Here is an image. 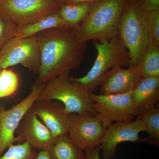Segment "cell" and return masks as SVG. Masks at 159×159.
I'll use <instances>...</instances> for the list:
<instances>
[{
    "mask_svg": "<svg viewBox=\"0 0 159 159\" xmlns=\"http://www.w3.org/2000/svg\"><path fill=\"white\" fill-rule=\"evenodd\" d=\"M65 27L68 26L61 18L57 11L34 23L16 27L13 37L17 38L30 37L45 30Z\"/></svg>",
    "mask_w": 159,
    "mask_h": 159,
    "instance_id": "2e32d148",
    "label": "cell"
},
{
    "mask_svg": "<svg viewBox=\"0 0 159 159\" xmlns=\"http://www.w3.org/2000/svg\"><path fill=\"white\" fill-rule=\"evenodd\" d=\"M131 91L116 95L91 93L92 107L105 129L113 122H129L136 118L132 101Z\"/></svg>",
    "mask_w": 159,
    "mask_h": 159,
    "instance_id": "ba28073f",
    "label": "cell"
},
{
    "mask_svg": "<svg viewBox=\"0 0 159 159\" xmlns=\"http://www.w3.org/2000/svg\"><path fill=\"white\" fill-rule=\"evenodd\" d=\"M86 159H101L100 157V149L99 146L87 149L84 151Z\"/></svg>",
    "mask_w": 159,
    "mask_h": 159,
    "instance_id": "d4e9b609",
    "label": "cell"
},
{
    "mask_svg": "<svg viewBox=\"0 0 159 159\" xmlns=\"http://www.w3.org/2000/svg\"><path fill=\"white\" fill-rule=\"evenodd\" d=\"M52 1H54V2H55L58 3L59 5H62L65 4L66 0H52Z\"/></svg>",
    "mask_w": 159,
    "mask_h": 159,
    "instance_id": "f1b7e54d",
    "label": "cell"
},
{
    "mask_svg": "<svg viewBox=\"0 0 159 159\" xmlns=\"http://www.w3.org/2000/svg\"><path fill=\"white\" fill-rule=\"evenodd\" d=\"M48 152L51 159H86L84 152L71 142L68 134L55 138Z\"/></svg>",
    "mask_w": 159,
    "mask_h": 159,
    "instance_id": "e0dca14e",
    "label": "cell"
},
{
    "mask_svg": "<svg viewBox=\"0 0 159 159\" xmlns=\"http://www.w3.org/2000/svg\"><path fill=\"white\" fill-rule=\"evenodd\" d=\"M142 78L159 77V47L151 44L142 55L138 67Z\"/></svg>",
    "mask_w": 159,
    "mask_h": 159,
    "instance_id": "d6986e66",
    "label": "cell"
},
{
    "mask_svg": "<svg viewBox=\"0 0 159 159\" xmlns=\"http://www.w3.org/2000/svg\"><path fill=\"white\" fill-rule=\"evenodd\" d=\"M32 107L54 138L68 134L74 114L67 112L61 102L54 100L36 101Z\"/></svg>",
    "mask_w": 159,
    "mask_h": 159,
    "instance_id": "4fadbf2b",
    "label": "cell"
},
{
    "mask_svg": "<svg viewBox=\"0 0 159 159\" xmlns=\"http://www.w3.org/2000/svg\"><path fill=\"white\" fill-rule=\"evenodd\" d=\"M147 11L159 10V0H143Z\"/></svg>",
    "mask_w": 159,
    "mask_h": 159,
    "instance_id": "484cf974",
    "label": "cell"
},
{
    "mask_svg": "<svg viewBox=\"0 0 159 159\" xmlns=\"http://www.w3.org/2000/svg\"><path fill=\"white\" fill-rule=\"evenodd\" d=\"M15 134L21 142L29 143L39 151H48L55 139L38 117L32 106L23 117Z\"/></svg>",
    "mask_w": 159,
    "mask_h": 159,
    "instance_id": "7c38bea8",
    "label": "cell"
},
{
    "mask_svg": "<svg viewBox=\"0 0 159 159\" xmlns=\"http://www.w3.org/2000/svg\"><path fill=\"white\" fill-rule=\"evenodd\" d=\"M0 57H1V55H0ZM1 65H0V71H1Z\"/></svg>",
    "mask_w": 159,
    "mask_h": 159,
    "instance_id": "f546056e",
    "label": "cell"
},
{
    "mask_svg": "<svg viewBox=\"0 0 159 159\" xmlns=\"http://www.w3.org/2000/svg\"><path fill=\"white\" fill-rule=\"evenodd\" d=\"M144 122L136 118L129 122H116L105 129L99 145L103 159L116 156L118 145L124 142H142L139 134L145 131Z\"/></svg>",
    "mask_w": 159,
    "mask_h": 159,
    "instance_id": "8fae6325",
    "label": "cell"
},
{
    "mask_svg": "<svg viewBox=\"0 0 159 159\" xmlns=\"http://www.w3.org/2000/svg\"><path fill=\"white\" fill-rule=\"evenodd\" d=\"M34 83L30 93L26 98L9 109L0 108V157L10 145L21 142L15 136L16 131L23 117L31 108L44 86Z\"/></svg>",
    "mask_w": 159,
    "mask_h": 159,
    "instance_id": "9c48e42d",
    "label": "cell"
},
{
    "mask_svg": "<svg viewBox=\"0 0 159 159\" xmlns=\"http://www.w3.org/2000/svg\"><path fill=\"white\" fill-rule=\"evenodd\" d=\"M99 0H66L65 4H74L84 2H95Z\"/></svg>",
    "mask_w": 159,
    "mask_h": 159,
    "instance_id": "83f0119b",
    "label": "cell"
},
{
    "mask_svg": "<svg viewBox=\"0 0 159 159\" xmlns=\"http://www.w3.org/2000/svg\"><path fill=\"white\" fill-rule=\"evenodd\" d=\"M136 118L144 122L146 131L148 134L142 142L148 143L154 146H159V105L148 111Z\"/></svg>",
    "mask_w": 159,
    "mask_h": 159,
    "instance_id": "ffe728a7",
    "label": "cell"
},
{
    "mask_svg": "<svg viewBox=\"0 0 159 159\" xmlns=\"http://www.w3.org/2000/svg\"><path fill=\"white\" fill-rule=\"evenodd\" d=\"M138 68L122 67L112 69L103 76L100 84V94L116 95L126 93L132 90L142 78Z\"/></svg>",
    "mask_w": 159,
    "mask_h": 159,
    "instance_id": "5bb4252c",
    "label": "cell"
},
{
    "mask_svg": "<svg viewBox=\"0 0 159 159\" xmlns=\"http://www.w3.org/2000/svg\"><path fill=\"white\" fill-rule=\"evenodd\" d=\"M93 3L63 4L61 6L57 12L67 26L76 28L87 17L93 5Z\"/></svg>",
    "mask_w": 159,
    "mask_h": 159,
    "instance_id": "ac0fdd59",
    "label": "cell"
},
{
    "mask_svg": "<svg viewBox=\"0 0 159 159\" xmlns=\"http://www.w3.org/2000/svg\"><path fill=\"white\" fill-rule=\"evenodd\" d=\"M147 20L151 42L159 47V10L147 11Z\"/></svg>",
    "mask_w": 159,
    "mask_h": 159,
    "instance_id": "603a6c76",
    "label": "cell"
},
{
    "mask_svg": "<svg viewBox=\"0 0 159 159\" xmlns=\"http://www.w3.org/2000/svg\"><path fill=\"white\" fill-rule=\"evenodd\" d=\"M34 36L40 54V66L35 83L45 84L65 72L77 70L81 65L87 46V42L80 39L76 28H54Z\"/></svg>",
    "mask_w": 159,
    "mask_h": 159,
    "instance_id": "6da1fadb",
    "label": "cell"
},
{
    "mask_svg": "<svg viewBox=\"0 0 159 159\" xmlns=\"http://www.w3.org/2000/svg\"><path fill=\"white\" fill-rule=\"evenodd\" d=\"M126 0H102L93 5L85 19L76 28L83 41L110 39L118 35L119 20Z\"/></svg>",
    "mask_w": 159,
    "mask_h": 159,
    "instance_id": "3957f363",
    "label": "cell"
},
{
    "mask_svg": "<svg viewBox=\"0 0 159 159\" xmlns=\"http://www.w3.org/2000/svg\"><path fill=\"white\" fill-rule=\"evenodd\" d=\"M35 159H51L48 151H39L37 153V156Z\"/></svg>",
    "mask_w": 159,
    "mask_h": 159,
    "instance_id": "4316f807",
    "label": "cell"
},
{
    "mask_svg": "<svg viewBox=\"0 0 159 159\" xmlns=\"http://www.w3.org/2000/svg\"><path fill=\"white\" fill-rule=\"evenodd\" d=\"M15 28V26L11 24L2 13L0 15V47L1 49L9 39L14 37Z\"/></svg>",
    "mask_w": 159,
    "mask_h": 159,
    "instance_id": "cb8c5ba5",
    "label": "cell"
},
{
    "mask_svg": "<svg viewBox=\"0 0 159 159\" xmlns=\"http://www.w3.org/2000/svg\"><path fill=\"white\" fill-rule=\"evenodd\" d=\"M105 130L96 113L74 114L68 135L74 145L84 152L99 146Z\"/></svg>",
    "mask_w": 159,
    "mask_h": 159,
    "instance_id": "30bf717a",
    "label": "cell"
},
{
    "mask_svg": "<svg viewBox=\"0 0 159 159\" xmlns=\"http://www.w3.org/2000/svg\"><path fill=\"white\" fill-rule=\"evenodd\" d=\"M71 72H65L46 83L36 102L57 100L63 104L69 113L95 115L91 93L74 80Z\"/></svg>",
    "mask_w": 159,
    "mask_h": 159,
    "instance_id": "277c9868",
    "label": "cell"
},
{
    "mask_svg": "<svg viewBox=\"0 0 159 159\" xmlns=\"http://www.w3.org/2000/svg\"><path fill=\"white\" fill-rule=\"evenodd\" d=\"M37 153L29 143L24 142L10 145L0 159H35Z\"/></svg>",
    "mask_w": 159,
    "mask_h": 159,
    "instance_id": "7402d4cb",
    "label": "cell"
},
{
    "mask_svg": "<svg viewBox=\"0 0 159 159\" xmlns=\"http://www.w3.org/2000/svg\"><path fill=\"white\" fill-rule=\"evenodd\" d=\"M94 41L97 55L93 65L85 76L73 77L91 93L99 87L103 76L112 69L130 65L128 51L118 35L110 39Z\"/></svg>",
    "mask_w": 159,
    "mask_h": 159,
    "instance_id": "5b68a950",
    "label": "cell"
},
{
    "mask_svg": "<svg viewBox=\"0 0 159 159\" xmlns=\"http://www.w3.org/2000/svg\"><path fill=\"white\" fill-rule=\"evenodd\" d=\"M61 6L52 0H0V11L16 27L57 12Z\"/></svg>",
    "mask_w": 159,
    "mask_h": 159,
    "instance_id": "8992f818",
    "label": "cell"
},
{
    "mask_svg": "<svg viewBox=\"0 0 159 159\" xmlns=\"http://www.w3.org/2000/svg\"><path fill=\"white\" fill-rule=\"evenodd\" d=\"M118 36L125 46L130 60L129 67L137 68L151 42L147 11L144 2L126 0L119 20Z\"/></svg>",
    "mask_w": 159,
    "mask_h": 159,
    "instance_id": "7a4b0ae2",
    "label": "cell"
},
{
    "mask_svg": "<svg viewBox=\"0 0 159 159\" xmlns=\"http://www.w3.org/2000/svg\"><path fill=\"white\" fill-rule=\"evenodd\" d=\"M136 116H139L159 103V77L142 78L131 91Z\"/></svg>",
    "mask_w": 159,
    "mask_h": 159,
    "instance_id": "9a60e30c",
    "label": "cell"
},
{
    "mask_svg": "<svg viewBox=\"0 0 159 159\" xmlns=\"http://www.w3.org/2000/svg\"><path fill=\"white\" fill-rule=\"evenodd\" d=\"M1 69L20 65L29 71L38 74L40 66V54L35 36L24 38L13 37L0 50Z\"/></svg>",
    "mask_w": 159,
    "mask_h": 159,
    "instance_id": "52a82bcc",
    "label": "cell"
},
{
    "mask_svg": "<svg viewBox=\"0 0 159 159\" xmlns=\"http://www.w3.org/2000/svg\"><path fill=\"white\" fill-rule=\"evenodd\" d=\"M19 78L14 71L7 69L0 71V99L11 96L17 91Z\"/></svg>",
    "mask_w": 159,
    "mask_h": 159,
    "instance_id": "44dd1931",
    "label": "cell"
}]
</instances>
